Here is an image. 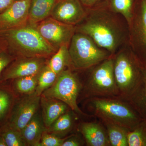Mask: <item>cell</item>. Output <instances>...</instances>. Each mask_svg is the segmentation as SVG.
Returning <instances> with one entry per match:
<instances>
[{"label": "cell", "instance_id": "6da1fadb", "mask_svg": "<svg viewBox=\"0 0 146 146\" xmlns=\"http://www.w3.org/2000/svg\"><path fill=\"white\" fill-rule=\"evenodd\" d=\"M86 9L85 18L76 32L88 35L112 55L129 44V27L123 16L101 5Z\"/></svg>", "mask_w": 146, "mask_h": 146}, {"label": "cell", "instance_id": "7a4b0ae2", "mask_svg": "<svg viewBox=\"0 0 146 146\" xmlns=\"http://www.w3.org/2000/svg\"><path fill=\"white\" fill-rule=\"evenodd\" d=\"M11 52L16 57L46 58L57 51L44 39L35 26L27 23L16 28L0 32Z\"/></svg>", "mask_w": 146, "mask_h": 146}, {"label": "cell", "instance_id": "3957f363", "mask_svg": "<svg viewBox=\"0 0 146 146\" xmlns=\"http://www.w3.org/2000/svg\"><path fill=\"white\" fill-rule=\"evenodd\" d=\"M113 71L117 88L127 92L144 75L145 68L131 49L129 44L112 56Z\"/></svg>", "mask_w": 146, "mask_h": 146}, {"label": "cell", "instance_id": "277c9868", "mask_svg": "<svg viewBox=\"0 0 146 146\" xmlns=\"http://www.w3.org/2000/svg\"><path fill=\"white\" fill-rule=\"evenodd\" d=\"M68 50L72 67L77 70L96 66L112 56L88 35L76 32L72 37Z\"/></svg>", "mask_w": 146, "mask_h": 146}, {"label": "cell", "instance_id": "5b68a950", "mask_svg": "<svg viewBox=\"0 0 146 146\" xmlns=\"http://www.w3.org/2000/svg\"><path fill=\"white\" fill-rule=\"evenodd\" d=\"M81 84L77 76L70 69L60 73L53 84L42 96L59 100L79 114L82 112L77 104V99Z\"/></svg>", "mask_w": 146, "mask_h": 146}, {"label": "cell", "instance_id": "8992f818", "mask_svg": "<svg viewBox=\"0 0 146 146\" xmlns=\"http://www.w3.org/2000/svg\"><path fill=\"white\" fill-rule=\"evenodd\" d=\"M129 27V44L146 68V0H138Z\"/></svg>", "mask_w": 146, "mask_h": 146}, {"label": "cell", "instance_id": "52a82bcc", "mask_svg": "<svg viewBox=\"0 0 146 146\" xmlns=\"http://www.w3.org/2000/svg\"><path fill=\"white\" fill-rule=\"evenodd\" d=\"M98 115L108 122L124 127L136 122L137 117L128 106L122 103L104 99H97L93 102Z\"/></svg>", "mask_w": 146, "mask_h": 146}, {"label": "cell", "instance_id": "ba28073f", "mask_svg": "<svg viewBox=\"0 0 146 146\" xmlns=\"http://www.w3.org/2000/svg\"><path fill=\"white\" fill-rule=\"evenodd\" d=\"M34 25L44 39L57 50L63 45L69 46L76 32L75 26L61 23L50 16Z\"/></svg>", "mask_w": 146, "mask_h": 146}, {"label": "cell", "instance_id": "9c48e42d", "mask_svg": "<svg viewBox=\"0 0 146 146\" xmlns=\"http://www.w3.org/2000/svg\"><path fill=\"white\" fill-rule=\"evenodd\" d=\"M24 96L15 100L7 121L21 131L38 112L40 105L41 96L36 92Z\"/></svg>", "mask_w": 146, "mask_h": 146}, {"label": "cell", "instance_id": "30bf717a", "mask_svg": "<svg viewBox=\"0 0 146 146\" xmlns=\"http://www.w3.org/2000/svg\"><path fill=\"white\" fill-rule=\"evenodd\" d=\"M89 87L94 93L104 95L113 94L117 89L112 56L94 69L89 79Z\"/></svg>", "mask_w": 146, "mask_h": 146}, {"label": "cell", "instance_id": "8fae6325", "mask_svg": "<svg viewBox=\"0 0 146 146\" xmlns=\"http://www.w3.org/2000/svg\"><path fill=\"white\" fill-rule=\"evenodd\" d=\"M86 9L80 0H57L51 17L63 23L76 26L86 16Z\"/></svg>", "mask_w": 146, "mask_h": 146}, {"label": "cell", "instance_id": "7c38bea8", "mask_svg": "<svg viewBox=\"0 0 146 146\" xmlns=\"http://www.w3.org/2000/svg\"><path fill=\"white\" fill-rule=\"evenodd\" d=\"M46 59L43 58L16 57L3 72L1 82L38 74L47 63Z\"/></svg>", "mask_w": 146, "mask_h": 146}, {"label": "cell", "instance_id": "4fadbf2b", "mask_svg": "<svg viewBox=\"0 0 146 146\" xmlns=\"http://www.w3.org/2000/svg\"><path fill=\"white\" fill-rule=\"evenodd\" d=\"M31 0H16L0 13V32L16 28L28 23Z\"/></svg>", "mask_w": 146, "mask_h": 146}, {"label": "cell", "instance_id": "5bb4252c", "mask_svg": "<svg viewBox=\"0 0 146 146\" xmlns=\"http://www.w3.org/2000/svg\"><path fill=\"white\" fill-rule=\"evenodd\" d=\"M40 105L42 119L47 129L61 115L67 112L69 107L59 100L42 96L40 98Z\"/></svg>", "mask_w": 146, "mask_h": 146}, {"label": "cell", "instance_id": "9a60e30c", "mask_svg": "<svg viewBox=\"0 0 146 146\" xmlns=\"http://www.w3.org/2000/svg\"><path fill=\"white\" fill-rule=\"evenodd\" d=\"M47 129L42 115L37 112L21 132L27 146H39L42 135Z\"/></svg>", "mask_w": 146, "mask_h": 146}, {"label": "cell", "instance_id": "2e32d148", "mask_svg": "<svg viewBox=\"0 0 146 146\" xmlns=\"http://www.w3.org/2000/svg\"><path fill=\"white\" fill-rule=\"evenodd\" d=\"M80 131L88 146H106L110 144L108 136L98 124L84 123L82 124Z\"/></svg>", "mask_w": 146, "mask_h": 146}, {"label": "cell", "instance_id": "e0dca14e", "mask_svg": "<svg viewBox=\"0 0 146 146\" xmlns=\"http://www.w3.org/2000/svg\"><path fill=\"white\" fill-rule=\"evenodd\" d=\"M57 0H31L28 23L35 25L50 17Z\"/></svg>", "mask_w": 146, "mask_h": 146}, {"label": "cell", "instance_id": "ac0fdd59", "mask_svg": "<svg viewBox=\"0 0 146 146\" xmlns=\"http://www.w3.org/2000/svg\"><path fill=\"white\" fill-rule=\"evenodd\" d=\"M138 2V0H106L102 5L112 12L121 15L128 25L133 16Z\"/></svg>", "mask_w": 146, "mask_h": 146}, {"label": "cell", "instance_id": "d6986e66", "mask_svg": "<svg viewBox=\"0 0 146 146\" xmlns=\"http://www.w3.org/2000/svg\"><path fill=\"white\" fill-rule=\"evenodd\" d=\"M0 82V126L8 121L15 102L14 93L11 86L2 85Z\"/></svg>", "mask_w": 146, "mask_h": 146}, {"label": "cell", "instance_id": "ffe728a7", "mask_svg": "<svg viewBox=\"0 0 146 146\" xmlns=\"http://www.w3.org/2000/svg\"><path fill=\"white\" fill-rule=\"evenodd\" d=\"M68 45H63L51 56L47 64L58 75L67 67H72Z\"/></svg>", "mask_w": 146, "mask_h": 146}, {"label": "cell", "instance_id": "44dd1931", "mask_svg": "<svg viewBox=\"0 0 146 146\" xmlns=\"http://www.w3.org/2000/svg\"><path fill=\"white\" fill-rule=\"evenodd\" d=\"M11 88L15 94L26 95L35 92L38 84V74L12 80Z\"/></svg>", "mask_w": 146, "mask_h": 146}, {"label": "cell", "instance_id": "7402d4cb", "mask_svg": "<svg viewBox=\"0 0 146 146\" xmlns=\"http://www.w3.org/2000/svg\"><path fill=\"white\" fill-rule=\"evenodd\" d=\"M58 76L47 62L38 73V84L35 91L36 94L39 96H42L46 90L52 86Z\"/></svg>", "mask_w": 146, "mask_h": 146}, {"label": "cell", "instance_id": "603a6c76", "mask_svg": "<svg viewBox=\"0 0 146 146\" xmlns=\"http://www.w3.org/2000/svg\"><path fill=\"white\" fill-rule=\"evenodd\" d=\"M0 135L7 146H27L21 131L11 127L7 122L0 126Z\"/></svg>", "mask_w": 146, "mask_h": 146}, {"label": "cell", "instance_id": "cb8c5ba5", "mask_svg": "<svg viewBox=\"0 0 146 146\" xmlns=\"http://www.w3.org/2000/svg\"><path fill=\"white\" fill-rule=\"evenodd\" d=\"M73 125V118L72 114L65 112L53 123L48 128L47 132L61 138L68 133Z\"/></svg>", "mask_w": 146, "mask_h": 146}, {"label": "cell", "instance_id": "d4e9b609", "mask_svg": "<svg viewBox=\"0 0 146 146\" xmlns=\"http://www.w3.org/2000/svg\"><path fill=\"white\" fill-rule=\"evenodd\" d=\"M108 135L110 144L113 146H127V133L124 127L108 122Z\"/></svg>", "mask_w": 146, "mask_h": 146}, {"label": "cell", "instance_id": "484cf974", "mask_svg": "<svg viewBox=\"0 0 146 146\" xmlns=\"http://www.w3.org/2000/svg\"><path fill=\"white\" fill-rule=\"evenodd\" d=\"M127 138L128 146H146V134L141 129L127 133Z\"/></svg>", "mask_w": 146, "mask_h": 146}, {"label": "cell", "instance_id": "4316f807", "mask_svg": "<svg viewBox=\"0 0 146 146\" xmlns=\"http://www.w3.org/2000/svg\"><path fill=\"white\" fill-rule=\"evenodd\" d=\"M16 58L5 47H0V82L3 72Z\"/></svg>", "mask_w": 146, "mask_h": 146}, {"label": "cell", "instance_id": "83f0119b", "mask_svg": "<svg viewBox=\"0 0 146 146\" xmlns=\"http://www.w3.org/2000/svg\"><path fill=\"white\" fill-rule=\"evenodd\" d=\"M66 139L48 133L46 131L43 133L39 146H62Z\"/></svg>", "mask_w": 146, "mask_h": 146}, {"label": "cell", "instance_id": "f1b7e54d", "mask_svg": "<svg viewBox=\"0 0 146 146\" xmlns=\"http://www.w3.org/2000/svg\"><path fill=\"white\" fill-rule=\"evenodd\" d=\"M86 9L96 7L102 5L106 0H80Z\"/></svg>", "mask_w": 146, "mask_h": 146}, {"label": "cell", "instance_id": "f546056e", "mask_svg": "<svg viewBox=\"0 0 146 146\" xmlns=\"http://www.w3.org/2000/svg\"><path fill=\"white\" fill-rule=\"evenodd\" d=\"M82 145L81 142L79 139L75 136H72L68 138H66L62 146H80Z\"/></svg>", "mask_w": 146, "mask_h": 146}, {"label": "cell", "instance_id": "4dcf8cb0", "mask_svg": "<svg viewBox=\"0 0 146 146\" xmlns=\"http://www.w3.org/2000/svg\"><path fill=\"white\" fill-rule=\"evenodd\" d=\"M16 0H0V13L8 8Z\"/></svg>", "mask_w": 146, "mask_h": 146}, {"label": "cell", "instance_id": "1f68e13d", "mask_svg": "<svg viewBox=\"0 0 146 146\" xmlns=\"http://www.w3.org/2000/svg\"><path fill=\"white\" fill-rule=\"evenodd\" d=\"M0 146H7L4 139L1 135H0Z\"/></svg>", "mask_w": 146, "mask_h": 146}, {"label": "cell", "instance_id": "d6a6232c", "mask_svg": "<svg viewBox=\"0 0 146 146\" xmlns=\"http://www.w3.org/2000/svg\"><path fill=\"white\" fill-rule=\"evenodd\" d=\"M144 77H145V100L146 102V68L145 70V73H144Z\"/></svg>", "mask_w": 146, "mask_h": 146}]
</instances>
